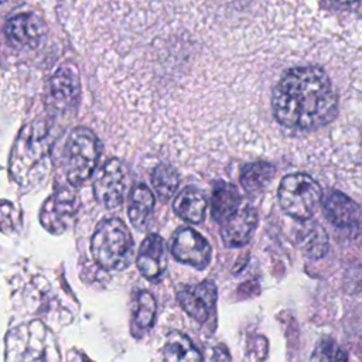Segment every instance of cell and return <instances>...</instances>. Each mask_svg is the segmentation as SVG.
Listing matches in <instances>:
<instances>
[{
  "label": "cell",
  "mask_w": 362,
  "mask_h": 362,
  "mask_svg": "<svg viewBox=\"0 0 362 362\" xmlns=\"http://www.w3.org/2000/svg\"><path fill=\"white\" fill-rule=\"evenodd\" d=\"M156 317V300L148 291H141L137 296V304L134 310V324L140 329H147L154 324Z\"/></svg>",
  "instance_id": "22"
},
{
  "label": "cell",
  "mask_w": 362,
  "mask_h": 362,
  "mask_svg": "<svg viewBox=\"0 0 362 362\" xmlns=\"http://www.w3.org/2000/svg\"><path fill=\"white\" fill-rule=\"evenodd\" d=\"M272 109L280 124L311 130L337 116L338 96L325 71L318 66H296L287 69L276 83Z\"/></svg>",
  "instance_id": "1"
},
{
  "label": "cell",
  "mask_w": 362,
  "mask_h": 362,
  "mask_svg": "<svg viewBox=\"0 0 362 362\" xmlns=\"http://www.w3.org/2000/svg\"><path fill=\"white\" fill-rule=\"evenodd\" d=\"M81 81L78 69L71 64L59 66L49 81L48 102L51 107L64 112L78 102Z\"/></svg>",
  "instance_id": "9"
},
{
  "label": "cell",
  "mask_w": 362,
  "mask_h": 362,
  "mask_svg": "<svg viewBox=\"0 0 362 362\" xmlns=\"http://www.w3.org/2000/svg\"><path fill=\"white\" fill-rule=\"evenodd\" d=\"M154 209V197L150 188L144 184H137L129 197V219L133 226L141 229L150 221Z\"/></svg>",
  "instance_id": "17"
},
{
  "label": "cell",
  "mask_w": 362,
  "mask_h": 362,
  "mask_svg": "<svg viewBox=\"0 0 362 362\" xmlns=\"http://www.w3.org/2000/svg\"><path fill=\"white\" fill-rule=\"evenodd\" d=\"M52 133L44 120H35L20 133L11 160V173L21 184L33 182L47 174Z\"/></svg>",
  "instance_id": "2"
},
{
  "label": "cell",
  "mask_w": 362,
  "mask_h": 362,
  "mask_svg": "<svg viewBox=\"0 0 362 362\" xmlns=\"http://www.w3.org/2000/svg\"><path fill=\"white\" fill-rule=\"evenodd\" d=\"M206 198L204 192L195 187L184 188L174 199L175 214L187 222L201 223L206 212Z\"/></svg>",
  "instance_id": "16"
},
{
  "label": "cell",
  "mask_w": 362,
  "mask_h": 362,
  "mask_svg": "<svg viewBox=\"0 0 362 362\" xmlns=\"http://www.w3.org/2000/svg\"><path fill=\"white\" fill-rule=\"evenodd\" d=\"M277 197L287 215L298 221H308L322 201V189L308 174L293 173L280 181Z\"/></svg>",
  "instance_id": "4"
},
{
  "label": "cell",
  "mask_w": 362,
  "mask_h": 362,
  "mask_svg": "<svg viewBox=\"0 0 362 362\" xmlns=\"http://www.w3.org/2000/svg\"><path fill=\"white\" fill-rule=\"evenodd\" d=\"M177 297L189 317L198 322H205L216 301V287L212 281L206 280L199 284L182 287Z\"/></svg>",
  "instance_id": "10"
},
{
  "label": "cell",
  "mask_w": 362,
  "mask_h": 362,
  "mask_svg": "<svg viewBox=\"0 0 362 362\" xmlns=\"http://www.w3.org/2000/svg\"><path fill=\"white\" fill-rule=\"evenodd\" d=\"M311 362H348V356L334 339L322 338L313 351Z\"/></svg>",
  "instance_id": "23"
},
{
  "label": "cell",
  "mask_w": 362,
  "mask_h": 362,
  "mask_svg": "<svg viewBox=\"0 0 362 362\" xmlns=\"http://www.w3.org/2000/svg\"><path fill=\"white\" fill-rule=\"evenodd\" d=\"M297 242L301 250L308 257H322L328 249V238L322 226L317 222L307 221V223L300 229L297 235Z\"/></svg>",
  "instance_id": "18"
},
{
  "label": "cell",
  "mask_w": 362,
  "mask_h": 362,
  "mask_svg": "<svg viewBox=\"0 0 362 362\" xmlns=\"http://www.w3.org/2000/svg\"><path fill=\"white\" fill-rule=\"evenodd\" d=\"M90 252L103 270L124 269L133 257V238L124 222L117 218L100 221L90 240Z\"/></svg>",
  "instance_id": "3"
},
{
  "label": "cell",
  "mask_w": 362,
  "mask_h": 362,
  "mask_svg": "<svg viewBox=\"0 0 362 362\" xmlns=\"http://www.w3.org/2000/svg\"><path fill=\"white\" fill-rule=\"evenodd\" d=\"M100 154V143L88 127H76L71 132L65 144L66 178L72 185H82L96 168Z\"/></svg>",
  "instance_id": "5"
},
{
  "label": "cell",
  "mask_w": 362,
  "mask_h": 362,
  "mask_svg": "<svg viewBox=\"0 0 362 362\" xmlns=\"http://www.w3.org/2000/svg\"><path fill=\"white\" fill-rule=\"evenodd\" d=\"M129 171L126 164L119 158H109L96 171L93 189L96 199L107 209L122 205L127 188Z\"/></svg>",
  "instance_id": "6"
},
{
  "label": "cell",
  "mask_w": 362,
  "mask_h": 362,
  "mask_svg": "<svg viewBox=\"0 0 362 362\" xmlns=\"http://www.w3.org/2000/svg\"><path fill=\"white\" fill-rule=\"evenodd\" d=\"M173 256L195 269H205L211 262L208 240L191 228H180L171 240Z\"/></svg>",
  "instance_id": "8"
},
{
  "label": "cell",
  "mask_w": 362,
  "mask_h": 362,
  "mask_svg": "<svg viewBox=\"0 0 362 362\" xmlns=\"http://www.w3.org/2000/svg\"><path fill=\"white\" fill-rule=\"evenodd\" d=\"M274 167L267 161H253L245 164L240 171L242 187L252 194L262 192L274 175Z\"/></svg>",
  "instance_id": "20"
},
{
  "label": "cell",
  "mask_w": 362,
  "mask_h": 362,
  "mask_svg": "<svg viewBox=\"0 0 362 362\" xmlns=\"http://www.w3.org/2000/svg\"><path fill=\"white\" fill-rule=\"evenodd\" d=\"M164 358L165 362H202L201 352L188 337L178 331H174L167 337Z\"/></svg>",
  "instance_id": "19"
},
{
  "label": "cell",
  "mask_w": 362,
  "mask_h": 362,
  "mask_svg": "<svg viewBox=\"0 0 362 362\" xmlns=\"http://www.w3.org/2000/svg\"><path fill=\"white\" fill-rule=\"evenodd\" d=\"M137 267L146 279L156 280L165 270V246L163 238L150 233L141 243L137 255Z\"/></svg>",
  "instance_id": "14"
},
{
  "label": "cell",
  "mask_w": 362,
  "mask_h": 362,
  "mask_svg": "<svg viewBox=\"0 0 362 362\" xmlns=\"http://www.w3.org/2000/svg\"><path fill=\"white\" fill-rule=\"evenodd\" d=\"M47 27L37 13H20L6 23L7 40L20 47H37L45 35Z\"/></svg>",
  "instance_id": "11"
},
{
  "label": "cell",
  "mask_w": 362,
  "mask_h": 362,
  "mask_svg": "<svg viewBox=\"0 0 362 362\" xmlns=\"http://www.w3.org/2000/svg\"><path fill=\"white\" fill-rule=\"evenodd\" d=\"M78 206L76 194L71 188L64 187L44 202L40 211V222L48 232L59 235L75 222Z\"/></svg>",
  "instance_id": "7"
},
{
  "label": "cell",
  "mask_w": 362,
  "mask_h": 362,
  "mask_svg": "<svg viewBox=\"0 0 362 362\" xmlns=\"http://www.w3.org/2000/svg\"><path fill=\"white\" fill-rule=\"evenodd\" d=\"M257 225V214L252 205H242L240 209L221 225V236L226 246L240 247L246 245Z\"/></svg>",
  "instance_id": "12"
},
{
  "label": "cell",
  "mask_w": 362,
  "mask_h": 362,
  "mask_svg": "<svg viewBox=\"0 0 362 362\" xmlns=\"http://www.w3.org/2000/svg\"><path fill=\"white\" fill-rule=\"evenodd\" d=\"M151 182L158 198L161 201H167L175 194L180 184V177L175 167L168 163H160L151 173Z\"/></svg>",
  "instance_id": "21"
},
{
  "label": "cell",
  "mask_w": 362,
  "mask_h": 362,
  "mask_svg": "<svg viewBox=\"0 0 362 362\" xmlns=\"http://www.w3.org/2000/svg\"><path fill=\"white\" fill-rule=\"evenodd\" d=\"M242 206V197L238 188L225 181H218L211 199V215L218 223L226 222Z\"/></svg>",
  "instance_id": "15"
},
{
  "label": "cell",
  "mask_w": 362,
  "mask_h": 362,
  "mask_svg": "<svg viewBox=\"0 0 362 362\" xmlns=\"http://www.w3.org/2000/svg\"><path fill=\"white\" fill-rule=\"evenodd\" d=\"M28 362H42V361H41V359H38V358H37V359H31V361H28Z\"/></svg>",
  "instance_id": "25"
},
{
  "label": "cell",
  "mask_w": 362,
  "mask_h": 362,
  "mask_svg": "<svg viewBox=\"0 0 362 362\" xmlns=\"http://www.w3.org/2000/svg\"><path fill=\"white\" fill-rule=\"evenodd\" d=\"M322 211L325 218L339 228H349L361 218L359 205L339 191H329L322 197Z\"/></svg>",
  "instance_id": "13"
},
{
  "label": "cell",
  "mask_w": 362,
  "mask_h": 362,
  "mask_svg": "<svg viewBox=\"0 0 362 362\" xmlns=\"http://www.w3.org/2000/svg\"><path fill=\"white\" fill-rule=\"evenodd\" d=\"M20 226V215L17 208L8 201H0V230L11 232Z\"/></svg>",
  "instance_id": "24"
}]
</instances>
